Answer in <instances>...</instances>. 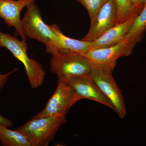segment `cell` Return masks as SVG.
Listing matches in <instances>:
<instances>
[{"label": "cell", "mask_w": 146, "mask_h": 146, "mask_svg": "<svg viewBox=\"0 0 146 146\" xmlns=\"http://www.w3.org/2000/svg\"><path fill=\"white\" fill-rule=\"evenodd\" d=\"M50 70L57 76L58 80L90 74L91 62L85 55L78 53H63L54 51L50 53Z\"/></svg>", "instance_id": "5"}, {"label": "cell", "mask_w": 146, "mask_h": 146, "mask_svg": "<svg viewBox=\"0 0 146 146\" xmlns=\"http://www.w3.org/2000/svg\"><path fill=\"white\" fill-rule=\"evenodd\" d=\"M26 12L21 19V26L27 38L35 39L45 45L48 54L56 50L57 46L56 35L50 25L44 22L35 0L27 7Z\"/></svg>", "instance_id": "2"}, {"label": "cell", "mask_w": 146, "mask_h": 146, "mask_svg": "<svg viewBox=\"0 0 146 146\" xmlns=\"http://www.w3.org/2000/svg\"><path fill=\"white\" fill-rule=\"evenodd\" d=\"M0 125L5 126L7 127L11 128L13 125V122L5 117L0 114Z\"/></svg>", "instance_id": "18"}, {"label": "cell", "mask_w": 146, "mask_h": 146, "mask_svg": "<svg viewBox=\"0 0 146 146\" xmlns=\"http://www.w3.org/2000/svg\"><path fill=\"white\" fill-rule=\"evenodd\" d=\"M27 41L19 40L16 36L0 31V48L8 50L17 60L23 63L31 87L36 89L42 86L44 81L46 72L42 65L29 57Z\"/></svg>", "instance_id": "1"}, {"label": "cell", "mask_w": 146, "mask_h": 146, "mask_svg": "<svg viewBox=\"0 0 146 146\" xmlns=\"http://www.w3.org/2000/svg\"><path fill=\"white\" fill-rule=\"evenodd\" d=\"M134 46L125 40L112 46L89 50L85 54L93 63L115 68L120 58L132 53Z\"/></svg>", "instance_id": "8"}, {"label": "cell", "mask_w": 146, "mask_h": 146, "mask_svg": "<svg viewBox=\"0 0 146 146\" xmlns=\"http://www.w3.org/2000/svg\"><path fill=\"white\" fill-rule=\"evenodd\" d=\"M66 121V115H64L32 117L17 129L27 136L31 146H47Z\"/></svg>", "instance_id": "3"}, {"label": "cell", "mask_w": 146, "mask_h": 146, "mask_svg": "<svg viewBox=\"0 0 146 146\" xmlns=\"http://www.w3.org/2000/svg\"><path fill=\"white\" fill-rule=\"evenodd\" d=\"M117 18L115 0H108L97 13L91 23L89 31L81 40L88 42L96 40L116 25Z\"/></svg>", "instance_id": "7"}, {"label": "cell", "mask_w": 146, "mask_h": 146, "mask_svg": "<svg viewBox=\"0 0 146 146\" xmlns=\"http://www.w3.org/2000/svg\"><path fill=\"white\" fill-rule=\"evenodd\" d=\"M81 98L67 82L58 80L56 90L42 111L33 117L64 115Z\"/></svg>", "instance_id": "6"}, {"label": "cell", "mask_w": 146, "mask_h": 146, "mask_svg": "<svg viewBox=\"0 0 146 146\" xmlns=\"http://www.w3.org/2000/svg\"><path fill=\"white\" fill-rule=\"evenodd\" d=\"M115 1L117 11V18L116 25L126 21L136 10L143 9L133 8L130 0H115Z\"/></svg>", "instance_id": "15"}, {"label": "cell", "mask_w": 146, "mask_h": 146, "mask_svg": "<svg viewBox=\"0 0 146 146\" xmlns=\"http://www.w3.org/2000/svg\"><path fill=\"white\" fill-rule=\"evenodd\" d=\"M35 0H0V18L9 27L15 29V36L27 41L21 26V11Z\"/></svg>", "instance_id": "10"}, {"label": "cell", "mask_w": 146, "mask_h": 146, "mask_svg": "<svg viewBox=\"0 0 146 146\" xmlns=\"http://www.w3.org/2000/svg\"><path fill=\"white\" fill-rule=\"evenodd\" d=\"M133 8L143 9L146 4V0H130Z\"/></svg>", "instance_id": "19"}, {"label": "cell", "mask_w": 146, "mask_h": 146, "mask_svg": "<svg viewBox=\"0 0 146 146\" xmlns=\"http://www.w3.org/2000/svg\"><path fill=\"white\" fill-rule=\"evenodd\" d=\"M50 26L56 35L57 38V46L55 51L63 53H78L84 54L90 50L91 42L70 38L63 34L55 24Z\"/></svg>", "instance_id": "12"}, {"label": "cell", "mask_w": 146, "mask_h": 146, "mask_svg": "<svg viewBox=\"0 0 146 146\" xmlns=\"http://www.w3.org/2000/svg\"><path fill=\"white\" fill-rule=\"evenodd\" d=\"M91 62L90 76L92 79L112 104L118 117L123 119L126 115V107L121 91L112 76L115 68Z\"/></svg>", "instance_id": "4"}, {"label": "cell", "mask_w": 146, "mask_h": 146, "mask_svg": "<svg viewBox=\"0 0 146 146\" xmlns=\"http://www.w3.org/2000/svg\"><path fill=\"white\" fill-rule=\"evenodd\" d=\"M17 70V69L16 68L13 70L9 72L6 73V74H0V92L7 82L9 76L12 74L14 72H16Z\"/></svg>", "instance_id": "17"}, {"label": "cell", "mask_w": 146, "mask_h": 146, "mask_svg": "<svg viewBox=\"0 0 146 146\" xmlns=\"http://www.w3.org/2000/svg\"><path fill=\"white\" fill-rule=\"evenodd\" d=\"M0 144L3 146H31L27 136L18 129L0 125Z\"/></svg>", "instance_id": "14"}, {"label": "cell", "mask_w": 146, "mask_h": 146, "mask_svg": "<svg viewBox=\"0 0 146 146\" xmlns=\"http://www.w3.org/2000/svg\"><path fill=\"white\" fill-rule=\"evenodd\" d=\"M86 9L92 23L97 13L108 0H76Z\"/></svg>", "instance_id": "16"}, {"label": "cell", "mask_w": 146, "mask_h": 146, "mask_svg": "<svg viewBox=\"0 0 146 146\" xmlns=\"http://www.w3.org/2000/svg\"><path fill=\"white\" fill-rule=\"evenodd\" d=\"M142 10H136L126 21L116 24L101 36L91 42L90 50L112 46L123 41L135 18Z\"/></svg>", "instance_id": "11"}, {"label": "cell", "mask_w": 146, "mask_h": 146, "mask_svg": "<svg viewBox=\"0 0 146 146\" xmlns=\"http://www.w3.org/2000/svg\"><path fill=\"white\" fill-rule=\"evenodd\" d=\"M146 31V4L136 16L124 40L135 47L141 42Z\"/></svg>", "instance_id": "13"}, {"label": "cell", "mask_w": 146, "mask_h": 146, "mask_svg": "<svg viewBox=\"0 0 146 146\" xmlns=\"http://www.w3.org/2000/svg\"><path fill=\"white\" fill-rule=\"evenodd\" d=\"M64 81L74 89L82 100L98 102L113 110L112 104L100 90L90 74L73 78Z\"/></svg>", "instance_id": "9"}]
</instances>
